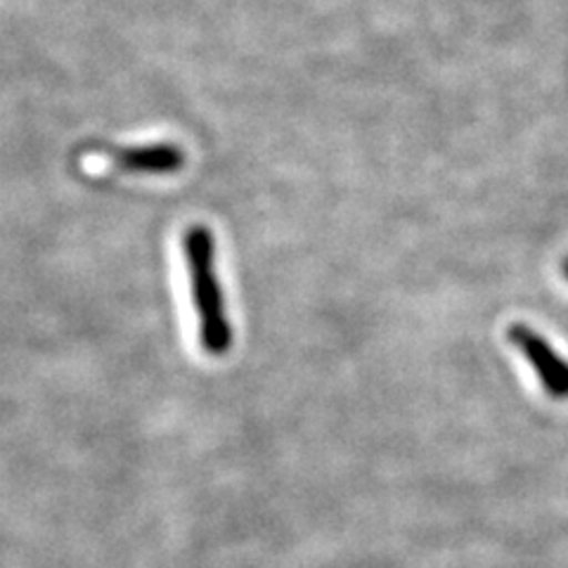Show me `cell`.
Here are the masks:
<instances>
[{
    "label": "cell",
    "instance_id": "cell-1",
    "mask_svg": "<svg viewBox=\"0 0 568 568\" xmlns=\"http://www.w3.org/2000/svg\"><path fill=\"white\" fill-rule=\"evenodd\" d=\"M183 256L190 277L200 344L209 355H225L233 348V323L225 308L216 268V240L206 225H190L183 235Z\"/></svg>",
    "mask_w": 568,
    "mask_h": 568
},
{
    "label": "cell",
    "instance_id": "cell-2",
    "mask_svg": "<svg viewBox=\"0 0 568 568\" xmlns=\"http://www.w3.org/2000/svg\"><path fill=\"white\" fill-rule=\"evenodd\" d=\"M509 344L517 348L528 367L536 372L538 384L552 400H568V361L549 344L540 332L517 323L507 329Z\"/></svg>",
    "mask_w": 568,
    "mask_h": 568
},
{
    "label": "cell",
    "instance_id": "cell-4",
    "mask_svg": "<svg viewBox=\"0 0 568 568\" xmlns=\"http://www.w3.org/2000/svg\"><path fill=\"white\" fill-rule=\"evenodd\" d=\"M561 275L568 282V258H564V263H561Z\"/></svg>",
    "mask_w": 568,
    "mask_h": 568
},
{
    "label": "cell",
    "instance_id": "cell-3",
    "mask_svg": "<svg viewBox=\"0 0 568 568\" xmlns=\"http://www.w3.org/2000/svg\"><path fill=\"white\" fill-rule=\"evenodd\" d=\"M106 162L114 164L123 173H175L185 164V154L178 145L159 142V145L140 148H102L98 152Z\"/></svg>",
    "mask_w": 568,
    "mask_h": 568
}]
</instances>
